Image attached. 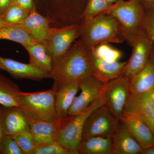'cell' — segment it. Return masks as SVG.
I'll return each instance as SVG.
<instances>
[{
	"label": "cell",
	"mask_w": 154,
	"mask_h": 154,
	"mask_svg": "<svg viewBox=\"0 0 154 154\" xmlns=\"http://www.w3.org/2000/svg\"><path fill=\"white\" fill-rule=\"evenodd\" d=\"M93 75L88 51L82 42L76 41L63 54L53 60L50 78L54 81L53 89L74 82H80Z\"/></svg>",
	"instance_id": "cell-1"
},
{
	"label": "cell",
	"mask_w": 154,
	"mask_h": 154,
	"mask_svg": "<svg viewBox=\"0 0 154 154\" xmlns=\"http://www.w3.org/2000/svg\"><path fill=\"white\" fill-rule=\"evenodd\" d=\"M79 38L87 51L102 43L125 41L119 22L113 16L105 13L83 21Z\"/></svg>",
	"instance_id": "cell-2"
},
{
	"label": "cell",
	"mask_w": 154,
	"mask_h": 154,
	"mask_svg": "<svg viewBox=\"0 0 154 154\" xmlns=\"http://www.w3.org/2000/svg\"><path fill=\"white\" fill-rule=\"evenodd\" d=\"M103 13L112 15L120 24L125 41L130 44L144 32L146 9L139 0H120Z\"/></svg>",
	"instance_id": "cell-3"
},
{
	"label": "cell",
	"mask_w": 154,
	"mask_h": 154,
	"mask_svg": "<svg viewBox=\"0 0 154 154\" xmlns=\"http://www.w3.org/2000/svg\"><path fill=\"white\" fill-rule=\"evenodd\" d=\"M55 91L21 92L19 107L27 119L37 121L54 122L59 120L55 108Z\"/></svg>",
	"instance_id": "cell-4"
},
{
	"label": "cell",
	"mask_w": 154,
	"mask_h": 154,
	"mask_svg": "<svg viewBox=\"0 0 154 154\" xmlns=\"http://www.w3.org/2000/svg\"><path fill=\"white\" fill-rule=\"evenodd\" d=\"M105 86L102 94L84 112L62 120L57 141L67 150L70 154H78L87 119L95 109L105 104Z\"/></svg>",
	"instance_id": "cell-5"
},
{
	"label": "cell",
	"mask_w": 154,
	"mask_h": 154,
	"mask_svg": "<svg viewBox=\"0 0 154 154\" xmlns=\"http://www.w3.org/2000/svg\"><path fill=\"white\" fill-rule=\"evenodd\" d=\"M119 120L105 105H101L87 119L83 129L82 140L94 136L111 138Z\"/></svg>",
	"instance_id": "cell-6"
},
{
	"label": "cell",
	"mask_w": 154,
	"mask_h": 154,
	"mask_svg": "<svg viewBox=\"0 0 154 154\" xmlns=\"http://www.w3.org/2000/svg\"><path fill=\"white\" fill-rule=\"evenodd\" d=\"M130 80L123 74L105 85V105L120 119L130 98Z\"/></svg>",
	"instance_id": "cell-7"
},
{
	"label": "cell",
	"mask_w": 154,
	"mask_h": 154,
	"mask_svg": "<svg viewBox=\"0 0 154 154\" xmlns=\"http://www.w3.org/2000/svg\"><path fill=\"white\" fill-rule=\"evenodd\" d=\"M80 33V25L50 27L43 45L47 53L54 59L66 52L76 39L79 38Z\"/></svg>",
	"instance_id": "cell-8"
},
{
	"label": "cell",
	"mask_w": 154,
	"mask_h": 154,
	"mask_svg": "<svg viewBox=\"0 0 154 154\" xmlns=\"http://www.w3.org/2000/svg\"><path fill=\"white\" fill-rule=\"evenodd\" d=\"M129 45L132 47V53L122 74L131 81L146 65L153 50L154 44L143 32Z\"/></svg>",
	"instance_id": "cell-9"
},
{
	"label": "cell",
	"mask_w": 154,
	"mask_h": 154,
	"mask_svg": "<svg viewBox=\"0 0 154 154\" xmlns=\"http://www.w3.org/2000/svg\"><path fill=\"white\" fill-rule=\"evenodd\" d=\"M105 86L93 75L81 81V93L75 97L69 110L68 116H75L84 112L102 94Z\"/></svg>",
	"instance_id": "cell-10"
},
{
	"label": "cell",
	"mask_w": 154,
	"mask_h": 154,
	"mask_svg": "<svg viewBox=\"0 0 154 154\" xmlns=\"http://www.w3.org/2000/svg\"><path fill=\"white\" fill-rule=\"evenodd\" d=\"M125 113L138 116L147 125L154 136V88L142 94L131 95Z\"/></svg>",
	"instance_id": "cell-11"
},
{
	"label": "cell",
	"mask_w": 154,
	"mask_h": 154,
	"mask_svg": "<svg viewBox=\"0 0 154 154\" xmlns=\"http://www.w3.org/2000/svg\"><path fill=\"white\" fill-rule=\"evenodd\" d=\"M0 121L4 134L14 136L30 131L28 120L19 107L0 105Z\"/></svg>",
	"instance_id": "cell-12"
},
{
	"label": "cell",
	"mask_w": 154,
	"mask_h": 154,
	"mask_svg": "<svg viewBox=\"0 0 154 154\" xmlns=\"http://www.w3.org/2000/svg\"><path fill=\"white\" fill-rule=\"evenodd\" d=\"M2 70L8 72L16 79H26L41 81L50 78L48 74L39 70L29 63H23L0 56V71Z\"/></svg>",
	"instance_id": "cell-13"
},
{
	"label": "cell",
	"mask_w": 154,
	"mask_h": 154,
	"mask_svg": "<svg viewBox=\"0 0 154 154\" xmlns=\"http://www.w3.org/2000/svg\"><path fill=\"white\" fill-rule=\"evenodd\" d=\"M119 120L126 126L142 148L154 146V136L152 131L138 116L125 113Z\"/></svg>",
	"instance_id": "cell-14"
},
{
	"label": "cell",
	"mask_w": 154,
	"mask_h": 154,
	"mask_svg": "<svg viewBox=\"0 0 154 154\" xmlns=\"http://www.w3.org/2000/svg\"><path fill=\"white\" fill-rule=\"evenodd\" d=\"M51 24V20L40 14L34 5L28 17L19 25L34 41L44 45Z\"/></svg>",
	"instance_id": "cell-15"
},
{
	"label": "cell",
	"mask_w": 154,
	"mask_h": 154,
	"mask_svg": "<svg viewBox=\"0 0 154 154\" xmlns=\"http://www.w3.org/2000/svg\"><path fill=\"white\" fill-rule=\"evenodd\" d=\"M88 51L93 69V75L106 85L123 73L127 61L108 62Z\"/></svg>",
	"instance_id": "cell-16"
},
{
	"label": "cell",
	"mask_w": 154,
	"mask_h": 154,
	"mask_svg": "<svg viewBox=\"0 0 154 154\" xmlns=\"http://www.w3.org/2000/svg\"><path fill=\"white\" fill-rule=\"evenodd\" d=\"M112 154H139L143 149L120 120L111 137Z\"/></svg>",
	"instance_id": "cell-17"
},
{
	"label": "cell",
	"mask_w": 154,
	"mask_h": 154,
	"mask_svg": "<svg viewBox=\"0 0 154 154\" xmlns=\"http://www.w3.org/2000/svg\"><path fill=\"white\" fill-rule=\"evenodd\" d=\"M54 90L56 92L55 108L58 117L59 119L66 118L69 116V110L80 90V82L64 84Z\"/></svg>",
	"instance_id": "cell-18"
},
{
	"label": "cell",
	"mask_w": 154,
	"mask_h": 154,
	"mask_svg": "<svg viewBox=\"0 0 154 154\" xmlns=\"http://www.w3.org/2000/svg\"><path fill=\"white\" fill-rule=\"evenodd\" d=\"M62 119L47 122L27 119L36 145L57 141Z\"/></svg>",
	"instance_id": "cell-19"
},
{
	"label": "cell",
	"mask_w": 154,
	"mask_h": 154,
	"mask_svg": "<svg viewBox=\"0 0 154 154\" xmlns=\"http://www.w3.org/2000/svg\"><path fill=\"white\" fill-rule=\"evenodd\" d=\"M131 95L142 94L154 88V49L144 67L130 81Z\"/></svg>",
	"instance_id": "cell-20"
},
{
	"label": "cell",
	"mask_w": 154,
	"mask_h": 154,
	"mask_svg": "<svg viewBox=\"0 0 154 154\" xmlns=\"http://www.w3.org/2000/svg\"><path fill=\"white\" fill-rule=\"evenodd\" d=\"M22 46L28 53L29 63L39 70L50 75L52 69L53 59L47 53L44 45L34 42Z\"/></svg>",
	"instance_id": "cell-21"
},
{
	"label": "cell",
	"mask_w": 154,
	"mask_h": 154,
	"mask_svg": "<svg viewBox=\"0 0 154 154\" xmlns=\"http://www.w3.org/2000/svg\"><path fill=\"white\" fill-rule=\"evenodd\" d=\"M78 154H112L111 138L94 136L83 140Z\"/></svg>",
	"instance_id": "cell-22"
},
{
	"label": "cell",
	"mask_w": 154,
	"mask_h": 154,
	"mask_svg": "<svg viewBox=\"0 0 154 154\" xmlns=\"http://www.w3.org/2000/svg\"><path fill=\"white\" fill-rule=\"evenodd\" d=\"M22 92L16 83L0 74V105L19 107V97Z\"/></svg>",
	"instance_id": "cell-23"
},
{
	"label": "cell",
	"mask_w": 154,
	"mask_h": 154,
	"mask_svg": "<svg viewBox=\"0 0 154 154\" xmlns=\"http://www.w3.org/2000/svg\"><path fill=\"white\" fill-rule=\"evenodd\" d=\"M0 40H8L21 45L36 42L19 24L8 25L0 28Z\"/></svg>",
	"instance_id": "cell-24"
},
{
	"label": "cell",
	"mask_w": 154,
	"mask_h": 154,
	"mask_svg": "<svg viewBox=\"0 0 154 154\" xmlns=\"http://www.w3.org/2000/svg\"><path fill=\"white\" fill-rule=\"evenodd\" d=\"M30 13L19 5L14 1L2 16L8 25H17L21 23L28 17Z\"/></svg>",
	"instance_id": "cell-25"
},
{
	"label": "cell",
	"mask_w": 154,
	"mask_h": 154,
	"mask_svg": "<svg viewBox=\"0 0 154 154\" xmlns=\"http://www.w3.org/2000/svg\"><path fill=\"white\" fill-rule=\"evenodd\" d=\"M97 57L108 62L118 61L122 57L121 52L107 43H102L88 50Z\"/></svg>",
	"instance_id": "cell-26"
},
{
	"label": "cell",
	"mask_w": 154,
	"mask_h": 154,
	"mask_svg": "<svg viewBox=\"0 0 154 154\" xmlns=\"http://www.w3.org/2000/svg\"><path fill=\"white\" fill-rule=\"evenodd\" d=\"M111 5L106 0H88L82 16L83 21L102 14L109 8Z\"/></svg>",
	"instance_id": "cell-27"
},
{
	"label": "cell",
	"mask_w": 154,
	"mask_h": 154,
	"mask_svg": "<svg viewBox=\"0 0 154 154\" xmlns=\"http://www.w3.org/2000/svg\"><path fill=\"white\" fill-rule=\"evenodd\" d=\"M14 137L24 154H31L36 144L30 131H25L14 136Z\"/></svg>",
	"instance_id": "cell-28"
},
{
	"label": "cell",
	"mask_w": 154,
	"mask_h": 154,
	"mask_svg": "<svg viewBox=\"0 0 154 154\" xmlns=\"http://www.w3.org/2000/svg\"><path fill=\"white\" fill-rule=\"evenodd\" d=\"M31 154H70L57 141L36 145Z\"/></svg>",
	"instance_id": "cell-29"
},
{
	"label": "cell",
	"mask_w": 154,
	"mask_h": 154,
	"mask_svg": "<svg viewBox=\"0 0 154 154\" xmlns=\"http://www.w3.org/2000/svg\"><path fill=\"white\" fill-rule=\"evenodd\" d=\"M0 154H24L14 137L5 134L0 141Z\"/></svg>",
	"instance_id": "cell-30"
},
{
	"label": "cell",
	"mask_w": 154,
	"mask_h": 154,
	"mask_svg": "<svg viewBox=\"0 0 154 154\" xmlns=\"http://www.w3.org/2000/svg\"><path fill=\"white\" fill-rule=\"evenodd\" d=\"M143 30L154 44V6L146 9Z\"/></svg>",
	"instance_id": "cell-31"
},
{
	"label": "cell",
	"mask_w": 154,
	"mask_h": 154,
	"mask_svg": "<svg viewBox=\"0 0 154 154\" xmlns=\"http://www.w3.org/2000/svg\"><path fill=\"white\" fill-rule=\"evenodd\" d=\"M66 8L73 9H82L86 7L88 0H55Z\"/></svg>",
	"instance_id": "cell-32"
},
{
	"label": "cell",
	"mask_w": 154,
	"mask_h": 154,
	"mask_svg": "<svg viewBox=\"0 0 154 154\" xmlns=\"http://www.w3.org/2000/svg\"><path fill=\"white\" fill-rule=\"evenodd\" d=\"M19 5L30 13L34 7L33 0H14Z\"/></svg>",
	"instance_id": "cell-33"
},
{
	"label": "cell",
	"mask_w": 154,
	"mask_h": 154,
	"mask_svg": "<svg viewBox=\"0 0 154 154\" xmlns=\"http://www.w3.org/2000/svg\"><path fill=\"white\" fill-rule=\"evenodd\" d=\"M14 0H0V16H2L10 7Z\"/></svg>",
	"instance_id": "cell-34"
},
{
	"label": "cell",
	"mask_w": 154,
	"mask_h": 154,
	"mask_svg": "<svg viewBox=\"0 0 154 154\" xmlns=\"http://www.w3.org/2000/svg\"><path fill=\"white\" fill-rule=\"evenodd\" d=\"M145 9L151 8L154 6V0H139Z\"/></svg>",
	"instance_id": "cell-35"
},
{
	"label": "cell",
	"mask_w": 154,
	"mask_h": 154,
	"mask_svg": "<svg viewBox=\"0 0 154 154\" xmlns=\"http://www.w3.org/2000/svg\"><path fill=\"white\" fill-rule=\"evenodd\" d=\"M141 154H154V146L143 149Z\"/></svg>",
	"instance_id": "cell-36"
},
{
	"label": "cell",
	"mask_w": 154,
	"mask_h": 154,
	"mask_svg": "<svg viewBox=\"0 0 154 154\" xmlns=\"http://www.w3.org/2000/svg\"><path fill=\"white\" fill-rule=\"evenodd\" d=\"M7 25H8V24L3 20L2 16H0V28H2V27H4V26Z\"/></svg>",
	"instance_id": "cell-37"
},
{
	"label": "cell",
	"mask_w": 154,
	"mask_h": 154,
	"mask_svg": "<svg viewBox=\"0 0 154 154\" xmlns=\"http://www.w3.org/2000/svg\"><path fill=\"white\" fill-rule=\"evenodd\" d=\"M4 135V132H3L2 125H1V121H0V141H1V139H2V137Z\"/></svg>",
	"instance_id": "cell-38"
},
{
	"label": "cell",
	"mask_w": 154,
	"mask_h": 154,
	"mask_svg": "<svg viewBox=\"0 0 154 154\" xmlns=\"http://www.w3.org/2000/svg\"><path fill=\"white\" fill-rule=\"evenodd\" d=\"M106 1L110 5H112L113 3L116 2H118V1H120V0H106Z\"/></svg>",
	"instance_id": "cell-39"
},
{
	"label": "cell",
	"mask_w": 154,
	"mask_h": 154,
	"mask_svg": "<svg viewBox=\"0 0 154 154\" xmlns=\"http://www.w3.org/2000/svg\"></svg>",
	"instance_id": "cell-40"
}]
</instances>
